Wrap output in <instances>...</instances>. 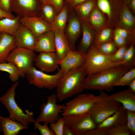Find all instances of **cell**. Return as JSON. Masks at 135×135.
<instances>
[{
  "mask_svg": "<svg viewBox=\"0 0 135 135\" xmlns=\"http://www.w3.org/2000/svg\"><path fill=\"white\" fill-rule=\"evenodd\" d=\"M87 75L83 66L63 74L56 88L57 100L62 101L80 94L85 89L84 82Z\"/></svg>",
  "mask_w": 135,
  "mask_h": 135,
  "instance_id": "cell-1",
  "label": "cell"
},
{
  "mask_svg": "<svg viewBox=\"0 0 135 135\" xmlns=\"http://www.w3.org/2000/svg\"><path fill=\"white\" fill-rule=\"evenodd\" d=\"M130 69L121 65L87 75L85 80V89L110 91L118 78Z\"/></svg>",
  "mask_w": 135,
  "mask_h": 135,
  "instance_id": "cell-2",
  "label": "cell"
},
{
  "mask_svg": "<svg viewBox=\"0 0 135 135\" xmlns=\"http://www.w3.org/2000/svg\"><path fill=\"white\" fill-rule=\"evenodd\" d=\"M19 84L18 81L14 82L5 94L0 97V102L8 110L9 118L21 123L28 128L29 125L34 123L35 120L33 112L26 110L24 113L16 102V90Z\"/></svg>",
  "mask_w": 135,
  "mask_h": 135,
  "instance_id": "cell-3",
  "label": "cell"
},
{
  "mask_svg": "<svg viewBox=\"0 0 135 135\" xmlns=\"http://www.w3.org/2000/svg\"><path fill=\"white\" fill-rule=\"evenodd\" d=\"M124 63L123 61L119 62L113 61L110 55L102 53L93 44L85 54L83 66L87 75L113 67L123 65Z\"/></svg>",
  "mask_w": 135,
  "mask_h": 135,
  "instance_id": "cell-4",
  "label": "cell"
},
{
  "mask_svg": "<svg viewBox=\"0 0 135 135\" xmlns=\"http://www.w3.org/2000/svg\"><path fill=\"white\" fill-rule=\"evenodd\" d=\"M120 105V103L110 98L104 91H100L97 99L90 111L96 126L114 113Z\"/></svg>",
  "mask_w": 135,
  "mask_h": 135,
  "instance_id": "cell-5",
  "label": "cell"
},
{
  "mask_svg": "<svg viewBox=\"0 0 135 135\" xmlns=\"http://www.w3.org/2000/svg\"><path fill=\"white\" fill-rule=\"evenodd\" d=\"M36 56L34 51L16 47L10 53L7 62L14 64L19 71L20 77L24 78L28 71L34 66Z\"/></svg>",
  "mask_w": 135,
  "mask_h": 135,
  "instance_id": "cell-6",
  "label": "cell"
},
{
  "mask_svg": "<svg viewBox=\"0 0 135 135\" xmlns=\"http://www.w3.org/2000/svg\"><path fill=\"white\" fill-rule=\"evenodd\" d=\"M98 97V96L92 94H78L64 104L62 116L79 114L90 112Z\"/></svg>",
  "mask_w": 135,
  "mask_h": 135,
  "instance_id": "cell-7",
  "label": "cell"
},
{
  "mask_svg": "<svg viewBox=\"0 0 135 135\" xmlns=\"http://www.w3.org/2000/svg\"><path fill=\"white\" fill-rule=\"evenodd\" d=\"M58 69L56 74H50L34 66L28 71L25 77L30 84L38 88L52 90L56 88L59 79L63 74L60 69Z\"/></svg>",
  "mask_w": 135,
  "mask_h": 135,
  "instance_id": "cell-8",
  "label": "cell"
},
{
  "mask_svg": "<svg viewBox=\"0 0 135 135\" xmlns=\"http://www.w3.org/2000/svg\"><path fill=\"white\" fill-rule=\"evenodd\" d=\"M62 116L65 124L71 129L74 135H84L87 132L96 127L90 112Z\"/></svg>",
  "mask_w": 135,
  "mask_h": 135,
  "instance_id": "cell-9",
  "label": "cell"
},
{
  "mask_svg": "<svg viewBox=\"0 0 135 135\" xmlns=\"http://www.w3.org/2000/svg\"><path fill=\"white\" fill-rule=\"evenodd\" d=\"M57 100L56 94L48 96L46 102L41 106L40 112L36 120L39 122L48 124L56 122L58 119L59 114L62 112L65 104H58Z\"/></svg>",
  "mask_w": 135,
  "mask_h": 135,
  "instance_id": "cell-10",
  "label": "cell"
},
{
  "mask_svg": "<svg viewBox=\"0 0 135 135\" xmlns=\"http://www.w3.org/2000/svg\"><path fill=\"white\" fill-rule=\"evenodd\" d=\"M41 4L38 0H11L10 10L20 18L40 16Z\"/></svg>",
  "mask_w": 135,
  "mask_h": 135,
  "instance_id": "cell-11",
  "label": "cell"
},
{
  "mask_svg": "<svg viewBox=\"0 0 135 135\" xmlns=\"http://www.w3.org/2000/svg\"><path fill=\"white\" fill-rule=\"evenodd\" d=\"M64 31L72 50L76 49V43L82 31L80 20L73 10H70L68 21Z\"/></svg>",
  "mask_w": 135,
  "mask_h": 135,
  "instance_id": "cell-12",
  "label": "cell"
},
{
  "mask_svg": "<svg viewBox=\"0 0 135 135\" xmlns=\"http://www.w3.org/2000/svg\"><path fill=\"white\" fill-rule=\"evenodd\" d=\"M60 61L55 52H41L36 56L34 65L40 70L49 73L58 68Z\"/></svg>",
  "mask_w": 135,
  "mask_h": 135,
  "instance_id": "cell-13",
  "label": "cell"
},
{
  "mask_svg": "<svg viewBox=\"0 0 135 135\" xmlns=\"http://www.w3.org/2000/svg\"><path fill=\"white\" fill-rule=\"evenodd\" d=\"M21 24L28 28L37 38L43 33L52 30L51 24L40 16L20 18Z\"/></svg>",
  "mask_w": 135,
  "mask_h": 135,
  "instance_id": "cell-14",
  "label": "cell"
},
{
  "mask_svg": "<svg viewBox=\"0 0 135 135\" xmlns=\"http://www.w3.org/2000/svg\"><path fill=\"white\" fill-rule=\"evenodd\" d=\"M14 36L17 47L34 51L37 38L27 27L21 24Z\"/></svg>",
  "mask_w": 135,
  "mask_h": 135,
  "instance_id": "cell-15",
  "label": "cell"
},
{
  "mask_svg": "<svg viewBox=\"0 0 135 135\" xmlns=\"http://www.w3.org/2000/svg\"><path fill=\"white\" fill-rule=\"evenodd\" d=\"M85 54L78 50H72L60 61V71L64 74L70 70L82 66Z\"/></svg>",
  "mask_w": 135,
  "mask_h": 135,
  "instance_id": "cell-16",
  "label": "cell"
},
{
  "mask_svg": "<svg viewBox=\"0 0 135 135\" xmlns=\"http://www.w3.org/2000/svg\"><path fill=\"white\" fill-rule=\"evenodd\" d=\"M80 20L82 36L78 45L77 50L85 54L93 44L96 32L86 21Z\"/></svg>",
  "mask_w": 135,
  "mask_h": 135,
  "instance_id": "cell-17",
  "label": "cell"
},
{
  "mask_svg": "<svg viewBox=\"0 0 135 135\" xmlns=\"http://www.w3.org/2000/svg\"><path fill=\"white\" fill-rule=\"evenodd\" d=\"M55 51L54 34L52 30L46 32L37 38L34 52H55Z\"/></svg>",
  "mask_w": 135,
  "mask_h": 135,
  "instance_id": "cell-18",
  "label": "cell"
},
{
  "mask_svg": "<svg viewBox=\"0 0 135 135\" xmlns=\"http://www.w3.org/2000/svg\"><path fill=\"white\" fill-rule=\"evenodd\" d=\"M109 96L121 104L126 110L135 111V93L128 88L114 93Z\"/></svg>",
  "mask_w": 135,
  "mask_h": 135,
  "instance_id": "cell-19",
  "label": "cell"
},
{
  "mask_svg": "<svg viewBox=\"0 0 135 135\" xmlns=\"http://www.w3.org/2000/svg\"><path fill=\"white\" fill-rule=\"evenodd\" d=\"M16 47L14 35L5 32L0 33V64L7 62L9 54Z\"/></svg>",
  "mask_w": 135,
  "mask_h": 135,
  "instance_id": "cell-20",
  "label": "cell"
},
{
  "mask_svg": "<svg viewBox=\"0 0 135 135\" xmlns=\"http://www.w3.org/2000/svg\"><path fill=\"white\" fill-rule=\"evenodd\" d=\"M127 110L122 105L113 114L107 118L96 127L108 130L118 124L126 123Z\"/></svg>",
  "mask_w": 135,
  "mask_h": 135,
  "instance_id": "cell-21",
  "label": "cell"
},
{
  "mask_svg": "<svg viewBox=\"0 0 135 135\" xmlns=\"http://www.w3.org/2000/svg\"><path fill=\"white\" fill-rule=\"evenodd\" d=\"M53 31L54 36L55 53L60 61L72 50L64 32L58 30Z\"/></svg>",
  "mask_w": 135,
  "mask_h": 135,
  "instance_id": "cell-22",
  "label": "cell"
},
{
  "mask_svg": "<svg viewBox=\"0 0 135 135\" xmlns=\"http://www.w3.org/2000/svg\"><path fill=\"white\" fill-rule=\"evenodd\" d=\"M0 122L4 135H17L21 130L28 128L21 123L9 117L0 116Z\"/></svg>",
  "mask_w": 135,
  "mask_h": 135,
  "instance_id": "cell-23",
  "label": "cell"
},
{
  "mask_svg": "<svg viewBox=\"0 0 135 135\" xmlns=\"http://www.w3.org/2000/svg\"><path fill=\"white\" fill-rule=\"evenodd\" d=\"M86 21L90 26L97 32L103 28L106 23L104 14L96 7L93 9Z\"/></svg>",
  "mask_w": 135,
  "mask_h": 135,
  "instance_id": "cell-24",
  "label": "cell"
},
{
  "mask_svg": "<svg viewBox=\"0 0 135 135\" xmlns=\"http://www.w3.org/2000/svg\"><path fill=\"white\" fill-rule=\"evenodd\" d=\"M70 10L67 5L64 4L63 8L57 14L51 24L52 31L58 30L64 32Z\"/></svg>",
  "mask_w": 135,
  "mask_h": 135,
  "instance_id": "cell-25",
  "label": "cell"
},
{
  "mask_svg": "<svg viewBox=\"0 0 135 135\" xmlns=\"http://www.w3.org/2000/svg\"><path fill=\"white\" fill-rule=\"evenodd\" d=\"M20 18L16 16L14 18H5L0 19V33L5 32L14 35L21 24Z\"/></svg>",
  "mask_w": 135,
  "mask_h": 135,
  "instance_id": "cell-26",
  "label": "cell"
},
{
  "mask_svg": "<svg viewBox=\"0 0 135 135\" xmlns=\"http://www.w3.org/2000/svg\"><path fill=\"white\" fill-rule=\"evenodd\" d=\"M94 5L93 0H88L76 6L73 10L80 20L86 21Z\"/></svg>",
  "mask_w": 135,
  "mask_h": 135,
  "instance_id": "cell-27",
  "label": "cell"
},
{
  "mask_svg": "<svg viewBox=\"0 0 135 135\" xmlns=\"http://www.w3.org/2000/svg\"><path fill=\"white\" fill-rule=\"evenodd\" d=\"M120 22L123 28L130 33L134 27L135 19L130 9L126 6L122 8L120 12Z\"/></svg>",
  "mask_w": 135,
  "mask_h": 135,
  "instance_id": "cell-28",
  "label": "cell"
},
{
  "mask_svg": "<svg viewBox=\"0 0 135 135\" xmlns=\"http://www.w3.org/2000/svg\"><path fill=\"white\" fill-rule=\"evenodd\" d=\"M112 29L110 27H104L96 33L93 45L98 48L103 44L112 40Z\"/></svg>",
  "mask_w": 135,
  "mask_h": 135,
  "instance_id": "cell-29",
  "label": "cell"
},
{
  "mask_svg": "<svg viewBox=\"0 0 135 135\" xmlns=\"http://www.w3.org/2000/svg\"><path fill=\"white\" fill-rule=\"evenodd\" d=\"M40 12V16L51 25L57 14L52 6L46 3L41 4Z\"/></svg>",
  "mask_w": 135,
  "mask_h": 135,
  "instance_id": "cell-30",
  "label": "cell"
},
{
  "mask_svg": "<svg viewBox=\"0 0 135 135\" xmlns=\"http://www.w3.org/2000/svg\"><path fill=\"white\" fill-rule=\"evenodd\" d=\"M7 62L0 64V71L8 72L12 82H14L18 81L20 76L18 69L13 63Z\"/></svg>",
  "mask_w": 135,
  "mask_h": 135,
  "instance_id": "cell-31",
  "label": "cell"
},
{
  "mask_svg": "<svg viewBox=\"0 0 135 135\" xmlns=\"http://www.w3.org/2000/svg\"><path fill=\"white\" fill-rule=\"evenodd\" d=\"M134 44V40H132L130 42V46L126 51L123 59L124 63L122 66L130 68L134 67L135 64Z\"/></svg>",
  "mask_w": 135,
  "mask_h": 135,
  "instance_id": "cell-32",
  "label": "cell"
},
{
  "mask_svg": "<svg viewBox=\"0 0 135 135\" xmlns=\"http://www.w3.org/2000/svg\"><path fill=\"white\" fill-rule=\"evenodd\" d=\"M135 78V68H132L121 76L115 82L114 86H128Z\"/></svg>",
  "mask_w": 135,
  "mask_h": 135,
  "instance_id": "cell-33",
  "label": "cell"
},
{
  "mask_svg": "<svg viewBox=\"0 0 135 135\" xmlns=\"http://www.w3.org/2000/svg\"><path fill=\"white\" fill-rule=\"evenodd\" d=\"M97 8L108 18V22L112 19L113 11L111 4L109 0H97Z\"/></svg>",
  "mask_w": 135,
  "mask_h": 135,
  "instance_id": "cell-34",
  "label": "cell"
},
{
  "mask_svg": "<svg viewBox=\"0 0 135 135\" xmlns=\"http://www.w3.org/2000/svg\"><path fill=\"white\" fill-rule=\"evenodd\" d=\"M132 134L128 128L126 123L120 124L108 130L107 135H130Z\"/></svg>",
  "mask_w": 135,
  "mask_h": 135,
  "instance_id": "cell-35",
  "label": "cell"
},
{
  "mask_svg": "<svg viewBox=\"0 0 135 135\" xmlns=\"http://www.w3.org/2000/svg\"><path fill=\"white\" fill-rule=\"evenodd\" d=\"M117 47L112 40L103 44L97 48L102 53L111 55L116 51Z\"/></svg>",
  "mask_w": 135,
  "mask_h": 135,
  "instance_id": "cell-36",
  "label": "cell"
},
{
  "mask_svg": "<svg viewBox=\"0 0 135 135\" xmlns=\"http://www.w3.org/2000/svg\"><path fill=\"white\" fill-rule=\"evenodd\" d=\"M64 124L63 117L59 116L56 122L50 123L49 128L55 135H63V130Z\"/></svg>",
  "mask_w": 135,
  "mask_h": 135,
  "instance_id": "cell-37",
  "label": "cell"
},
{
  "mask_svg": "<svg viewBox=\"0 0 135 135\" xmlns=\"http://www.w3.org/2000/svg\"><path fill=\"white\" fill-rule=\"evenodd\" d=\"M126 125L132 134H135V111L127 110Z\"/></svg>",
  "mask_w": 135,
  "mask_h": 135,
  "instance_id": "cell-38",
  "label": "cell"
},
{
  "mask_svg": "<svg viewBox=\"0 0 135 135\" xmlns=\"http://www.w3.org/2000/svg\"><path fill=\"white\" fill-rule=\"evenodd\" d=\"M128 48L127 45L118 47L116 51L110 55L112 60L115 62L123 61L124 56Z\"/></svg>",
  "mask_w": 135,
  "mask_h": 135,
  "instance_id": "cell-39",
  "label": "cell"
},
{
  "mask_svg": "<svg viewBox=\"0 0 135 135\" xmlns=\"http://www.w3.org/2000/svg\"><path fill=\"white\" fill-rule=\"evenodd\" d=\"M34 123L35 127L39 130L40 135H55L53 131L48 126V124L44 123L43 125H41L36 120Z\"/></svg>",
  "mask_w": 135,
  "mask_h": 135,
  "instance_id": "cell-40",
  "label": "cell"
},
{
  "mask_svg": "<svg viewBox=\"0 0 135 135\" xmlns=\"http://www.w3.org/2000/svg\"><path fill=\"white\" fill-rule=\"evenodd\" d=\"M112 40L116 46L118 48L127 45L128 40L118 34L114 32Z\"/></svg>",
  "mask_w": 135,
  "mask_h": 135,
  "instance_id": "cell-41",
  "label": "cell"
},
{
  "mask_svg": "<svg viewBox=\"0 0 135 135\" xmlns=\"http://www.w3.org/2000/svg\"><path fill=\"white\" fill-rule=\"evenodd\" d=\"M45 3L52 6L54 8L57 14L60 11L64 5V0H48Z\"/></svg>",
  "mask_w": 135,
  "mask_h": 135,
  "instance_id": "cell-42",
  "label": "cell"
},
{
  "mask_svg": "<svg viewBox=\"0 0 135 135\" xmlns=\"http://www.w3.org/2000/svg\"><path fill=\"white\" fill-rule=\"evenodd\" d=\"M108 130L96 127L87 132L84 135H107Z\"/></svg>",
  "mask_w": 135,
  "mask_h": 135,
  "instance_id": "cell-43",
  "label": "cell"
},
{
  "mask_svg": "<svg viewBox=\"0 0 135 135\" xmlns=\"http://www.w3.org/2000/svg\"><path fill=\"white\" fill-rule=\"evenodd\" d=\"M88 0H66L64 4H66L70 10H72L76 6Z\"/></svg>",
  "mask_w": 135,
  "mask_h": 135,
  "instance_id": "cell-44",
  "label": "cell"
},
{
  "mask_svg": "<svg viewBox=\"0 0 135 135\" xmlns=\"http://www.w3.org/2000/svg\"><path fill=\"white\" fill-rule=\"evenodd\" d=\"M11 0H0V7L5 12L12 13L10 10Z\"/></svg>",
  "mask_w": 135,
  "mask_h": 135,
  "instance_id": "cell-45",
  "label": "cell"
},
{
  "mask_svg": "<svg viewBox=\"0 0 135 135\" xmlns=\"http://www.w3.org/2000/svg\"><path fill=\"white\" fill-rule=\"evenodd\" d=\"M114 32L128 40V39L129 37V34L130 33L125 28H118L115 30Z\"/></svg>",
  "mask_w": 135,
  "mask_h": 135,
  "instance_id": "cell-46",
  "label": "cell"
},
{
  "mask_svg": "<svg viewBox=\"0 0 135 135\" xmlns=\"http://www.w3.org/2000/svg\"><path fill=\"white\" fill-rule=\"evenodd\" d=\"M16 17L12 13L6 12L0 7V19L5 18H14Z\"/></svg>",
  "mask_w": 135,
  "mask_h": 135,
  "instance_id": "cell-47",
  "label": "cell"
},
{
  "mask_svg": "<svg viewBox=\"0 0 135 135\" xmlns=\"http://www.w3.org/2000/svg\"><path fill=\"white\" fill-rule=\"evenodd\" d=\"M63 135H74L71 129L64 124L63 130Z\"/></svg>",
  "mask_w": 135,
  "mask_h": 135,
  "instance_id": "cell-48",
  "label": "cell"
},
{
  "mask_svg": "<svg viewBox=\"0 0 135 135\" xmlns=\"http://www.w3.org/2000/svg\"><path fill=\"white\" fill-rule=\"evenodd\" d=\"M128 88L135 93V78L128 85Z\"/></svg>",
  "mask_w": 135,
  "mask_h": 135,
  "instance_id": "cell-49",
  "label": "cell"
},
{
  "mask_svg": "<svg viewBox=\"0 0 135 135\" xmlns=\"http://www.w3.org/2000/svg\"><path fill=\"white\" fill-rule=\"evenodd\" d=\"M130 7L132 10L134 12H135V0H130Z\"/></svg>",
  "mask_w": 135,
  "mask_h": 135,
  "instance_id": "cell-50",
  "label": "cell"
},
{
  "mask_svg": "<svg viewBox=\"0 0 135 135\" xmlns=\"http://www.w3.org/2000/svg\"><path fill=\"white\" fill-rule=\"evenodd\" d=\"M41 4H43L46 3L48 0H38Z\"/></svg>",
  "mask_w": 135,
  "mask_h": 135,
  "instance_id": "cell-51",
  "label": "cell"
},
{
  "mask_svg": "<svg viewBox=\"0 0 135 135\" xmlns=\"http://www.w3.org/2000/svg\"><path fill=\"white\" fill-rule=\"evenodd\" d=\"M2 132V127L0 122V134Z\"/></svg>",
  "mask_w": 135,
  "mask_h": 135,
  "instance_id": "cell-52",
  "label": "cell"
},
{
  "mask_svg": "<svg viewBox=\"0 0 135 135\" xmlns=\"http://www.w3.org/2000/svg\"><path fill=\"white\" fill-rule=\"evenodd\" d=\"M127 1L129 2V1H130L131 0H126Z\"/></svg>",
  "mask_w": 135,
  "mask_h": 135,
  "instance_id": "cell-53",
  "label": "cell"
},
{
  "mask_svg": "<svg viewBox=\"0 0 135 135\" xmlns=\"http://www.w3.org/2000/svg\"><path fill=\"white\" fill-rule=\"evenodd\" d=\"M65 0H64V1Z\"/></svg>",
  "mask_w": 135,
  "mask_h": 135,
  "instance_id": "cell-54",
  "label": "cell"
}]
</instances>
